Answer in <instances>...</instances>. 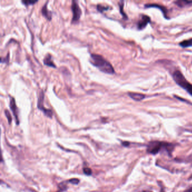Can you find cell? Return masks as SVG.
<instances>
[{
	"label": "cell",
	"instance_id": "2",
	"mask_svg": "<svg viewBox=\"0 0 192 192\" xmlns=\"http://www.w3.org/2000/svg\"><path fill=\"white\" fill-rule=\"evenodd\" d=\"M90 58V63L97 67L100 71L108 74H113L115 73L112 64L101 55L96 54H91Z\"/></svg>",
	"mask_w": 192,
	"mask_h": 192
},
{
	"label": "cell",
	"instance_id": "21",
	"mask_svg": "<svg viewBox=\"0 0 192 192\" xmlns=\"http://www.w3.org/2000/svg\"><path fill=\"white\" fill-rule=\"evenodd\" d=\"M70 182V183H72L73 184H78L80 182V180L77 179H70V180L68 181Z\"/></svg>",
	"mask_w": 192,
	"mask_h": 192
},
{
	"label": "cell",
	"instance_id": "9",
	"mask_svg": "<svg viewBox=\"0 0 192 192\" xmlns=\"http://www.w3.org/2000/svg\"><path fill=\"white\" fill-rule=\"evenodd\" d=\"M48 1H47L46 4H44V5L42 7L41 9V12L42 14L46 18L47 20H51V18H52V12L51 11H49L47 9V4Z\"/></svg>",
	"mask_w": 192,
	"mask_h": 192
},
{
	"label": "cell",
	"instance_id": "19",
	"mask_svg": "<svg viewBox=\"0 0 192 192\" xmlns=\"http://www.w3.org/2000/svg\"><path fill=\"white\" fill-rule=\"evenodd\" d=\"M59 187L61 191H65L67 189V186L64 184V183H62L59 185Z\"/></svg>",
	"mask_w": 192,
	"mask_h": 192
},
{
	"label": "cell",
	"instance_id": "5",
	"mask_svg": "<svg viewBox=\"0 0 192 192\" xmlns=\"http://www.w3.org/2000/svg\"><path fill=\"white\" fill-rule=\"evenodd\" d=\"M71 7H72V10L73 12L72 23H76L80 19L81 15V10L78 5V2L75 0L72 1Z\"/></svg>",
	"mask_w": 192,
	"mask_h": 192
},
{
	"label": "cell",
	"instance_id": "17",
	"mask_svg": "<svg viewBox=\"0 0 192 192\" xmlns=\"http://www.w3.org/2000/svg\"><path fill=\"white\" fill-rule=\"evenodd\" d=\"M5 116H6V118H7V120H8L9 123L10 124L12 121V117L11 114H10V112H9L8 110L6 109V110L5 111Z\"/></svg>",
	"mask_w": 192,
	"mask_h": 192
},
{
	"label": "cell",
	"instance_id": "22",
	"mask_svg": "<svg viewBox=\"0 0 192 192\" xmlns=\"http://www.w3.org/2000/svg\"><path fill=\"white\" fill-rule=\"evenodd\" d=\"M122 145L123 146H129V144H130V143H128V141H124V142H123L122 143Z\"/></svg>",
	"mask_w": 192,
	"mask_h": 192
},
{
	"label": "cell",
	"instance_id": "7",
	"mask_svg": "<svg viewBox=\"0 0 192 192\" xmlns=\"http://www.w3.org/2000/svg\"><path fill=\"white\" fill-rule=\"evenodd\" d=\"M10 109L14 114V116L15 118L17 125H19V117H18V108L16 105L15 100L14 98H12V97L10 99Z\"/></svg>",
	"mask_w": 192,
	"mask_h": 192
},
{
	"label": "cell",
	"instance_id": "13",
	"mask_svg": "<svg viewBox=\"0 0 192 192\" xmlns=\"http://www.w3.org/2000/svg\"><path fill=\"white\" fill-rule=\"evenodd\" d=\"M179 45H180V46L183 47V48L192 46V38L188 40L182 41L179 43Z\"/></svg>",
	"mask_w": 192,
	"mask_h": 192
},
{
	"label": "cell",
	"instance_id": "16",
	"mask_svg": "<svg viewBox=\"0 0 192 192\" xmlns=\"http://www.w3.org/2000/svg\"><path fill=\"white\" fill-rule=\"evenodd\" d=\"M36 2H37V1H36V0L35 1H33V0H23V1H22V2L25 6H28L29 5L34 4Z\"/></svg>",
	"mask_w": 192,
	"mask_h": 192
},
{
	"label": "cell",
	"instance_id": "25",
	"mask_svg": "<svg viewBox=\"0 0 192 192\" xmlns=\"http://www.w3.org/2000/svg\"><path fill=\"white\" fill-rule=\"evenodd\" d=\"M151 192V191H142V192Z\"/></svg>",
	"mask_w": 192,
	"mask_h": 192
},
{
	"label": "cell",
	"instance_id": "23",
	"mask_svg": "<svg viewBox=\"0 0 192 192\" xmlns=\"http://www.w3.org/2000/svg\"><path fill=\"white\" fill-rule=\"evenodd\" d=\"M184 192H192V185L190 188H189L188 189H187Z\"/></svg>",
	"mask_w": 192,
	"mask_h": 192
},
{
	"label": "cell",
	"instance_id": "10",
	"mask_svg": "<svg viewBox=\"0 0 192 192\" xmlns=\"http://www.w3.org/2000/svg\"><path fill=\"white\" fill-rule=\"evenodd\" d=\"M128 96L133 99L134 100L139 101L146 98V95L142 93H128Z\"/></svg>",
	"mask_w": 192,
	"mask_h": 192
},
{
	"label": "cell",
	"instance_id": "18",
	"mask_svg": "<svg viewBox=\"0 0 192 192\" xmlns=\"http://www.w3.org/2000/svg\"><path fill=\"white\" fill-rule=\"evenodd\" d=\"M83 171L84 174L86 175H88V176L91 175L92 174V170L91 169H89V168H87V167L86 168H84Z\"/></svg>",
	"mask_w": 192,
	"mask_h": 192
},
{
	"label": "cell",
	"instance_id": "14",
	"mask_svg": "<svg viewBox=\"0 0 192 192\" xmlns=\"http://www.w3.org/2000/svg\"><path fill=\"white\" fill-rule=\"evenodd\" d=\"M124 2L123 1H121L120 3H119V6H120V12L121 14V15H122V17H123V19H128V16L125 13V12H123V6H124V4H123Z\"/></svg>",
	"mask_w": 192,
	"mask_h": 192
},
{
	"label": "cell",
	"instance_id": "8",
	"mask_svg": "<svg viewBox=\"0 0 192 192\" xmlns=\"http://www.w3.org/2000/svg\"><path fill=\"white\" fill-rule=\"evenodd\" d=\"M145 7L146 8H149V7H157L159 9V10L161 11L164 15V17H165L166 19H169V17H167V10L166 9V7L164 6H161L160 5H158V4H146L145 5Z\"/></svg>",
	"mask_w": 192,
	"mask_h": 192
},
{
	"label": "cell",
	"instance_id": "12",
	"mask_svg": "<svg viewBox=\"0 0 192 192\" xmlns=\"http://www.w3.org/2000/svg\"><path fill=\"white\" fill-rule=\"evenodd\" d=\"M175 3L176 4L177 6L180 7H184L188 5H191L192 4V1H188V0H181V1H175Z\"/></svg>",
	"mask_w": 192,
	"mask_h": 192
},
{
	"label": "cell",
	"instance_id": "20",
	"mask_svg": "<svg viewBox=\"0 0 192 192\" xmlns=\"http://www.w3.org/2000/svg\"><path fill=\"white\" fill-rule=\"evenodd\" d=\"M9 54L8 53L5 58H1V63H9Z\"/></svg>",
	"mask_w": 192,
	"mask_h": 192
},
{
	"label": "cell",
	"instance_id": "24",
	"mask_svg": "<svg viewBox=\"0 0 192 192\" xmlns=\"http://www.w3.org/2000/svg\"><path fill=\"white\" fill-rule=\"evenodd\" d=\"M160 184V183H159ZM161 184V192H164V188H163V186H162V185L161 184V183L160 184Z\"/></svg>",
	"mask_w": 192,
	"mask_h": 192
},
{
	"label": "cell",
	"instance_id": "1",
	"mask_svg": "<svg viewBox=\"0 0 192 192\" xmlns=\"http://www.w3.org/2000/svg\"><path fill=\"white\" fill-rule=\"evenodd\" d=\"M175 148V145L174 143L161 141H152L147 145L146 151L153 155H156L161 152H165L171 157Z\"/></svg>",
	"mask_w": 192,
	"mask_h": 192
},
{
	"label": "cell",
	"instance_id": "4",
	"mask_svg": "<svg viewBox=\"0 0 192 192\" xmlns=\"http://www.w3.org/2000/svg\"><path fill=\"white\" fill-rule=\"evenodd\" d=\"M44 98H45V95H44V93L42 90L40 91V93H39V96L38 98V101H37V107L38 108L42 111L43 112V113L46 116L49 117V118H51L52 116V112L51 109H46V108H45V107L43 106V102H44Z\"/></svg>",
	"mask_w": 192,
	"mask_h": 192
},
{
	"label": "cell",
	"instance_id": "11",
	"mask_svg": "<svg viewBox=\"0 0 192 192\" xmlns=\"http://www.w3.org/2000/svg\"><path fill=\"white\" fill-rule=\"evenodd\" d=\"M43 63L45 65L53 68H56V65L54 64L52 60V57L50 54H48L43 59Z\"/></svg>",
	"mask_w": 192,
	"mask_h": 192
},
{
	"label": "cell",
	"instance_id": "6",
	"mask_svg": "<svg viewBox=\"0 0 192 192\" xmlns=\"http://www.w3.org/2000/svg\"><path fill=\"white\" fill-rule=\"evenodd\" d=\"M151 22V18L148 15H142L141 18L138 22V29L139 30H142L144 29L146 25Z\"/></svg>",
	"mask_w": 192,
	"mask_h": 192
},
{
	"label": "cell",
	"instance_id": "3",
	"mask_svg": "<svg viewBox=\"0 0 192 192\" xmlns=\"http://www.w3.org/2000/svg\"><path fill=\"white\" fill-rule=\"evenodd\" d=\"M172 78L175 82L179 86L185 90L186 91L192 96V84L185 79V77L179 70H175L172 73Z\"/></svg>",
	"mask_w": 192,
	"mask_h": 192
},
{
	"label": "cell",
	"instance_id": "15",
	"mask_svg": "<svg viewBox=\"0 0 192 192\" xmlns=\"http://www.w3.org/2000/svg\"><path fill=\"white\" fill-rule=\"evenodd\" d=\"M96 7H97V10L100 12H103L104 11L108 10L110 8L109 6H104V5H101V4H98L97 6H96Z\"/></svg>",
	"mask_w": 192,
	"mask_h": 192
}]
</instances>
